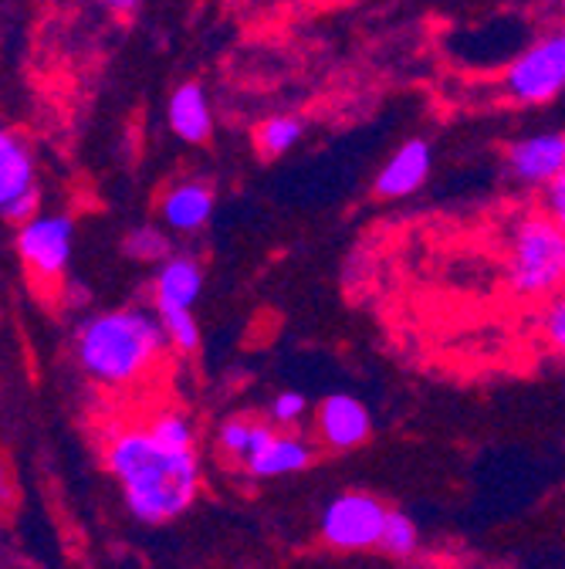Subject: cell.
<instances>
[{"instance_id": "cell-1", "label": "cell", "mask_w": 565, "mask_h": 569, "mask_svg": "<svg viewBox=\"0 0 565 569\" xmlns=\"http://www.w3.org/2000/svg\"><path fill=\"white\" fill-rule=\"evenodd\" d=\"M105 471L119 488L125 512L143 526L186 516L203 488L200 451L160 441L150 420L115 427L105 438Z\"/></svg>"}, {"instance_id": "cell-2", "label": "cell", "mask_w": 565, "mask_h": 569, "mask_svg": "<svg viewBox=\"0 0 565 569\" xmlns=\"http://www.w3.org/2000/svg\"><path fill=\"white\" fill-rule=\"evenodd\" d=\"M167 332L157 309L119 306L92 312L79 322L72 352L85 380L105 390H129L143 383L163 360Z\"/></svg>"}, {"instance_id": "cell-3", "label": "cell", "mask_w": 565, "mask_h": 569, "mask_svg": "<svg viewBox=\"0 0 565 569\" xmlns=\"http://www.w3.org/2000/svg\"><path fill=\"white\" fill-rule=\"evenodd\" d=\"M505 274L518 299H555L565 292V231L545 210H525L508 228Z\"/></svg>"}, {"instance_id": "cell-4", "label": "cell", "mask_w": 565, "mask_h": 569, "mask_svg": "<svg viewBox=\"0 0 565 569\" xmlns=\"http://www.w3.org/2000/svg\"><path fill=\"white\" fill-rule=\"evenodd\" d=\"M393 509H386L383 498L370 491H342L329 498L319 516V536L325 546L339 552H363L380 549L386 519Z\"/></svg>"}, {"instance_id": "cell-5", "label": "cell", "mask_w": 565, "mask_h": 569, "mask_svg": "<svg viewBox=\"0 0 565 569\" xmlns=\"http://www.w3.org/2000/svg\"><path fill=\"white\" fill-rule=\"evenodd\" d=\"M18 258L24 261L28 274L41 284H54L64 278L75 251V218L64 210L38 213L34 221L18 228L14 238Z\"/></svg>"}, {"instance_id": "cell-6", "label": "cell", "mask_w": 565, "mask_h": 569, "mask_svg": "<svg viewBox=\"0 0 565 569\" xmlns=\"http://www.w3.org/2000/svg\"><path fill=\"white\" fill-rule=\"evenodd\" d=\"M505 92L522 106H545L565 92V31L542 38L508 64Z\"/></svg>"}, {"instance_id": "cell-7", "label": "cell", "mask_w": 565, "mask_h": 569, "mask_svg": "<svg viewBox=\"0 0 565 569\" xmlns=\"http://www.w3.org/2000/svg\"><path fill=\"white\" fill-rule=\"evenodd\" d=\"M315 438L329 451H356L373 438V417L352 393H329L315 407Z\"/></svg>"}, {"instance_id": "cell-8", "label": "cell", "mask_w": 565, "mask_h": 569, "mask_svg": "<svg viewBox=\"0 0 565 569\" xmlns=\"http://www.w3.org/2000/svg\"><path fill=\"white\" fill-rule=\"evenodd\" d=\"M505 163L515 183L545 190L565 173V132H535L515 139L505 153Z\"/></svg>"}, {"instance_id": "cell-9", "label": "cell", "mask_w": 565, "mask_h": 569, "mask_svg": "<svg viewBox=\"0 0 565 569\" xmlns=\"http://www.w3.org/2000/svg\"><path fill=\"white\" fill-rule=\"evenodd\" d=\"M203 296V264L196 254L173 251L153 274V309L157 312H193Z\"/></svg>"}, {"instance_id": "cell-10", "label": "cell", "mask_w": 565, "mask_h": 569, "mask_svg": "<svg viewBox=\"0 0 565 569\" xmlns=\"http://www.w3.org/2000/svg\"><path fill=\"white\" fill-rule=\"evenodd\" d=\"M218 193L203 180H180L160 197V221L170 234H196L214 218Z\"/></svg>"}, {"instance_id": "cell-11", "label": "cell", "mask_w": 565, "mask_h": 569, "mask_svg": "<svg viewBox=\"0 0 565 569\" xmlns=\"http://www.w3.org/2000/svg\"><path fill=\"white\" fill-rule=\"evenodd\" d=\"M312 465H315L312 438H305L299 431H274V438L244 465V471L258 481H274V478L302 475Z\"/></svg>"}, {"instance_id": "cell-12", "label": "cell", "mask_w": 565, "mask_h": 569, "mask_svg": "<svg viewBox=\"0 0 565 569\" xmlns=\"http://www.w3.org/2000/svg\"><path fill=\"white\" fill-rule=\"evenodd\" d=\"M431 167H434V150L427 147V142L406 139L403 147L383 163V170L376 177V193L386 200H403L427 183Z\"/></svg>"}, {"instance_id": "cell-13", "label": "cell", "mask_w": 565, "mask_h": 569, "mask_svg": "<svg viewBox=\"0 0 565 569\" xmlns=\"http://www.w3.org/2000/svg\"><path fill=\"white\" fill-rule=\"evenodd\" d=\"M34 153L28 142L11 132L0 129V213H4L18 197L34 190Z\"/></svg>"}, {"instance_id": "cell-14", "label": "cell", "mask_w": 565, "mask_h": 569, "mask_svg": "<svg viewBox=\"0 0 565 569\" xmlns=\"http://www.w3.org/2000/svg\"><path fill=\"white\" fill-rule=\"evenodd\" d=\"M167 119L170 129L183 139V142H203L214 129V116H210V99L196 82H183L167 106Z\"/></svg>"}, {"instance_id": "cell-15", "label": "cell", "mask_w": 565, "mask_h": 569, "mask_svg": "<svg viewBox=\"0 0 565 569\" xmlns=\"http://www.w3.org/2000/svg\"><path fill=\"white\" fill-rule=\"evenodd\" d=\"M278 427H271V420L251 417V413H238L231 420H224L218 427V451L238 465H248L271 438Z\"/></svg>"}, {"instance_id": "cell-16", "label": "cell", "mask_w": 565, "mask_h": 569, "mask_svg": "<svg viewBox=\"0 0 565 569\" xmlns=\"http://www.w3.org/2000/svg\"><path fill=\"white\" fill-rule=\"evenodd\" d=\"M122 251L132 258V261H143V264H163L170 254H173V244H170V231L167 228H157V224H139L125 234V244Z\"/></svg>"}, {"instance_id": "cell-17", "label": "cell", "mask_w": 565, "mask_h": 569, "mask_svg": "<svg viewBox=\"0 0 565 569\" xmlns=\"http://www.w3.org/2000/svg\"><path fill=\"white\" fill-rule=\"evenodd\" d=\"M302 132H305L302 119H295V116H271V119H264L258 126L254 139H258V150L264 157H285L295 147V142L302 139Z\"/></svg>"}, {"instance_id": "cell-18", "label": "cell", "mask_w": 565, "mask_h": 569, "mask_svg": "<svg viewBox=\"0 0 565 569\" xmlns=\"http://www.w3.org/2000/svg\"><path fill=\"white\" fill-rule=\"evenodd\" d=\"M380 549L393 559H410L416 549H420V529L410 516L403 512H390L386 519V529H383V539H380Z\"/></svg>"}, {"instance_id": "cell-19", "label": "cell", "mask_w": 565, "mask_h": 569, "mask_svg": "<svg viewBox=\"0 0 565 569\" xmlns=\"http://www.w3.org/2000/svg\"><path fill=\"white\" fill-rule=\"evenodd\" d=\"M309 407L312 403L302 390H281L268 403V420H271V427H278V431H289V427H299L309 417Z\"/></svg>"}, {"instance_id": "cell-20", "label": "cell", "mask_w": 565, "mask_h": 569, "mask_svg": "<svg viewBox=\"0 0 565 569\" xmlns=\"http://www.w3.org/2000/svg\"><path fill=\"white\" fill-rule=\"evenodd\" d=\"M160 322H163V332H167V342L176 349V352H196L200 349V322L193 312H157Z\"/></svg>"}, {"instance_id": "cell-21", "label": "cell", "mask_w": 565, "mask_h": 569, "mask_svg": "<svg viewBox=\"0 0 565 569\" xmlns=\"http://www.w3.org/2000/svg\"><path fill=\"white\" fill-rule=\"evenodd\" d=\"M538 329H542V339L548 342V349L565 356V292H558L555 299H548L542 306Z\"/></svg>"}, {"instance_id": "cell-22", "label": "cell", "mask_w": 565, "mask_h": 569, "mask_svg": "<svg viewBox=\"0 0 565 569\" xmlns=\"http://www.w3.org/2000/svg\"><path fill=\"white\" fill-rule=\"evenodd\" d=\"M542 210L565 231V173L542 190Z\"/></svg>"}, {"instance_id": "cell-23", "label": "cell", "mask_w": 565, "mask_h": 569, "mask_svg": "<svg viewBox=\"0 0 565 569\" xmlns=\"http://www.w3.org/2000/svg\"><path fill=\"white\" fill-rule=\"evenodd\" d=\"M14 495H18V485H14V468H11L8 455L0 451V509L14 506Z\"/></svg>"}, {"instance_id": "cell-24", "label": "cell", "mask_w": 565, "mask_h": 569, "mask_svg": "<svg viewBox=\"0 0 565 569\" xmlns=\"http://www.w3.org/2000/svg\"><path fill=\"white\" fill-rule=\"evenodd\" d=\"M99 4H105L109 11H119V14H129L139 8V0H99Z\"/></svg>"}]
</instances>
